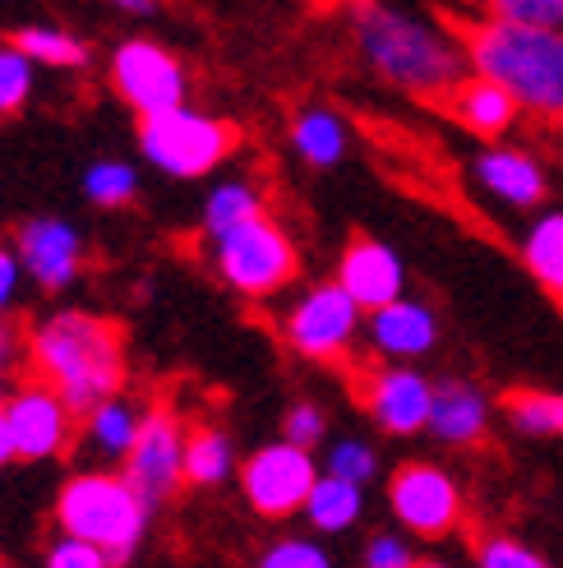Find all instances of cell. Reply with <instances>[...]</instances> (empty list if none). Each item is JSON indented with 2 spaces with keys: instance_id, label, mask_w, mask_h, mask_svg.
Here are the masks:
<instances>
[{
  "instance_id": "cell-2",
  "label": "cell",
  "mask_w": 563,
  "mask_h": 568,
  "mask_svg": "<svg viewBox=\"0 0 563 568\" xmlns=\"http://www.w3.org/2000/svg\"><path fill=\"white\" fill-rule=\"evenodd\" d=\"M28 371L47 379L83 416L102 397L125 393L130 352L125 328L83 305H61L28 328Z\"/></svg>"
},
{
  "instance_id": "cell-7",
  "label": "cell",
  "mask_w": 563,
  "mask_h": 568,
  "mask_svg": "<svg viewBox=\"0 0 563 568\" xmlns=\"http://www.w3.org/2000/svg\"><path fill=\"white\" fill-rule=\"evenodd\" d=\"M282 343L309 365H342L351 361L356 343L365 337V310L337 277L305 287L282 310Z\"/></svg>"
},
{
  "instance_id": "cell-16",
  "label": "cell",
  "mask_w": 563,
  "mask_h": 568,
  "mask_svg": "<svg viewBox=\"0 0 563 568\" xmlns=\"http://www.w3.org/2000/svg\"><path fill=\"white\" fill-rule=\"evenodd\" d=\"M439 343H443V320L430 301L402 292L365 310V347L379 361H430Z\"/></svg>"
},
{
  "instance_id": "cell-40",
  "label": "cell",
  "mask_w": 563,
  "mask_h": 568,
  "mask_svg": "<svg viewBox=\"0 0 563 568\" xmlns=\"http://www.w3.org/2000/svg\"><path fill=\"white\" fill-rule=\"evenodd\" d=\"M10 463H19V458H14V439H10V425H6V412H0V471H6Z\"/></svg>"
},
{
  "instance_id": "cell-37",
  "label": "cell",
  "mask_w": 563,
  "mask_h": 568,
  "mask_svg": "<svg viewBox=\"0 0 563 568\" xmlns=\"http://www.w3.org/2000/svg\"><path fill=\"white\" fill-rule=\"evenodd\" d=\"M23 287H28V273H23L19 250H14V241H0V320L19 310Z\"/></svg>"
},
{
  "instance_id": "cell-21",
  "label": "cell",
  "mask_w": 563,
  "mask_h": 568,
  "mask_svg": "<svg viewBox=\"0 0 563 568\" xmlns=\"http://www.w3.org/2000/svg\"><path fill=\"white\" fill-rule=\"evenodd\" d=\"M365 508H370V495H365V486H356V480L347 476H332V471H319L315 490H309L300 518L309 523V531H319L324 541L328 536H347L365 523Z\"/></svg>"
},
{
  "instance_id": "cell-23",
  "label": "cell",
  "mask_w": 563,
  "mask_h": 568,
  "mask_svg": "<svg viewBox=\"0 0 563 568\" xmlns=\"http://www.w3.org/2000/svg\"><path fill=\"white\" fill-rule=\"evenodd\" d=\"M79 420H83V444H89L93 458H102V463H121L125 453H130V444H134V435H139L144 407L130 403L125 393H111V397H102L98 407L83 412Z\"/></svg>"
},
{
  "instance_id": "cell-14",
  "label": "cell",
  "mask_w": 563,
  "mask_h": 568,
  "mask_svg": "<svg viewBox=\"0 0 563 568\" xmlns=\"http://www.w3.org/2000/svg\"><path fill=\"white\" fill-rule=\"evenodd\" d=\"M14 250L23 260V273L38 292L61 296L83 277V264H89V245H83V232L61 217V213H38L19 222L14 232Z\"/></svg>"
},
{
  "instance_id": "cell-22",
  "label": "cell",
  "mask_w": 563,
  "mask_h": 568,
  "mask_svg": "<svg viewBox=\"0 0 563 568\" xmlns=\"http://www.w3.org/2000/svg\"><path fill=\"white\" fill-rule=\"evenodd\" d=\"M236 439L227 425H190L185 430V486L190 490H222L236 476Z\"/></svg>"
},
{
  "instance_id": "cell-19",
  "label": "cell",
  "mask_w": 563,
  "mask_h": 568,
  "mask_svg": "<svg viewBox=\"0 0 563 568\" xmlns=\"http://www.w3.org/2000/svg\"><path fill=\"white\" fill-rule=\"evenodd\" d=\"M443 106H448V116H453L467 134L481 139V144L485 139H509L513 125L522 121L518 98L503 89V83H494L490 74H475V70H467L453 89L443 93Z\"/></svg>"
},
{
  "instance_id": "cell-34",
  "label": "cell",
  "mask_w": 563,
  "mask_h": 568,
  "mask_svg": "<svg viewBox=\"0 0 563 568\" xmlns=\"http://www.w3.org/2000/svg\"><path fill=\"white\" fill-rule=\"evenodd\" d=\"M475 564H481V568H545V555L536 546L518 541V536L490 531V536L475 541Z\"/></svg>"
},
{
  "instance_id": "cell-13",
  "label": "cell",
  "mask_w": 563,
  "mask_h": 568,
  "mask_svg": "<svg viewBox=\"0 0 563 568\" xmlns=\"http://www.w3.org/2000/svg\"><path fill=\"white\" fill-rule=\"evenodd\" d=\"M6 425L14 439V458L19 463H51L74 444V420L79 412L55 393L47 379H23L6 393Z\"/></svg>"
},
{
  "instance_id": "cell-17",
  "label": "cell",
  "mask_w": 563,
  "mask_h": 568,
  "mask_svg": "<svg viewBox=\"0 0 563 568\" xmlns=\"http://www.w3.org/2000/svg\"><path fill=\"white\" fill-rule=\"evenodd\" d=\"M494 425V397L462 375L434 379V403H430V425L426 435L443 448H481Z\"/></svg>"
},
{
  "instance_id": "cell-18",
  "label": "cell",
  "mask_w": 563,
  "mask_h": 568,
  "mask_svg": "<svg viewBox=\"0 0 563 568\" xmlns=\"http://www.w3.org/2000/svg\"><path fill=\"white\" fill-rule=\"evenodd\" d=\"M337 282L360 301V310H375V305L407 292V264L388 241L351 236L342 260H337Z\"/></svg>"
},
{
  "instance_id": "cell-25",
  "label": "cell",
  "mask_w": 563,
  "mask_h": 568,
  "mask_svg": "<svg viewBox=\"0 0 563 568\" xmlns=\"http://www.w3.org/2000/svg\"><path fill=\"white\" fill-rule=\"evenodd\" d=\"M259 213H268L264 185L249 181V176H227V181L208 185V194H204V204H199V236L213 241V236L232 232V226L259 217Z\"/></svg>"
},
{
  "instance_id": "cell-38",
  "label": "cell",
  "mask_w": 563,
  "mask_h": 568,
  "mask_svg": "<svg viewBox=\"0 0 563 568\" xmlns=\"http://www.w3.org/2000/svg\"><path fill=\"white\" fill-rule=\"evenodd\" d=\"M19 361L28 365V333H23V328H14V324H10V315H6V320H0V371L10 375Z\"/></svg>"
},
{
  "instance_id": "cell-4",
  "label": "cell",
  "mask_w": 563,
  "mask_h": 568,
  "mask_svg": "<svg viewBox=\"0 0 563 568\" xmlns=\"http://www.w3.org/2000/svg\"><path fill=\"white\" fill-rule=\"evenodd\" d=\"M55 531H74L111 555V564H130L144 550L157 508L121 467H83L65 476L51 504Z\"/></svg>"
},
{
  "instance_id": "cell-36",
  "label": "cell",
  "mask_w": 563,
  "mask_h": 568,
  "mask_svg": "<svg viewBox=\"0 0 563 568\" xmlns=\"http://www.w3.org/2000/svg\"><path fill=\"white\" fill-rule=\"evenodd\" d=\"M485 14L531 28H563V0H481Z\"/></svg>"
},
{
  "instance_id": "cell-35",
  "label": "cell",
  "mask_w": 563,
  "mask_h": 568,
  "mask_svg": "<svg viewBox=\"0 0 563 568\" xmlns=\"http://www.w3.org/2000/svg\"><path fill=\"white\" fill-rule=\"evenodd\" d=\"M42 564L47 568H106L111 555L74 531H55V541H47V550H42Z\"/></svg>"
},
{
  "instance_id": "cell-11",
  "label": "cell",
  "mask_w": 563,
  "mask_h": 568,
  "mask_svg": "<svg viewBox=\"0 0 563 568\" xmlns=\"http://www.w3.org/2000/svg\"><path fill=\"white\" fill-rule=\"evenodd\" d=\"M430 403H434V379L420 371V361H379L360 379V407L388 439L426 435Z\"/></svg>"
},
{
  "instance_id": "cell-6",
  "label": "cell",
  "mask_w": 563,
  "mask_h": 568,
  "mask_svg": "<svg viewBox=\"0 0 563 568\" xmlns=\"http://www.w3.org/2000/svg\"><path fill=\"white\" fill-rule=\"evenodd\" d=\"M204 245L217 282L240 301H273L300 277V245L273 213L249 217Z\"/></svg>"
},
{
  "instance_id": "cell-33",
  "label": "cell",
  "mask_w": 563,
  "mask_h": 568,
  "mask_svg": "<svg viewBox=\"0 0 563 568\" xmlns=\"http://www.w3.org/2000/svg\"><path fill=\"white\" fill-rule=\"evenodd\" d=\"M282 439H291L300 448H324L328 444V412L315 403V397H296V403L282 412V425H277Z\"/></svg>"
},
{
  "instance_id": "cell-31",
  "label": "cell",
  "mask_w": 563,
  "mask_h": 568,
  "mask_svg": "<svg viewBox=\"0 0 563 568\" xmlns=\"http://www.w3.org/2000/svg\"><path fill=\"white\" fill-rule=\"evenodd\" d=\"M328 564H332V555H328L319 531L277 536V541H268L264 555H259V568H328Z\"/></svg>"
},
{
  "instance_id": "cell-30",
  "label": "cell",
  "mask_w": 563,
  "mask_h": 568,
  "mask_svg": "<svg viewBox=\"0 0 563 568\" xmlns=\"http://www.w3.org/2000/svg\"><path fill=\"white\" fill-rule=\"evenodd\" d=\"M33 93H38V65L14 42H0V121L19 116L33 102Z\"/></svg>"
},
{
  "instance_id": "cell-32",
  "label": "cell",
  "mask_w": 563,
  "mask_h": 568,
  "mask_svg": "<svg viewBox=\"0 0 563 568\" xmlns=\"http://www.w3.org/2000/svg\"><path fill=\"white\" fill-rule=\"evenodd\" d=\"M360 564H365V568H416V564H420L416 536L402 531L398 523L379 527V531H370V541L360 546Z\"/></svg>"
},
{
  "instance_id": "cell-41",
  "label": "cell",
  "mask_w": 563,
  "mask_h": 568,
  "mask_svg": "<svg viewBox=\"0 0 563 568\" xmlns=\"http://www.w3.org/2000/svg\"><path fill=\"white\" fill-rule=\"evenodd\" d=\"M6 393H10V379H6V371H0V407H6Z\"/></svg>"
},
{
  "instance_id": "cell-1",
  "label": "cell",
  "mask_w": 563,
  "mask_h": 568,
  "mask_svg": "<svg viewBox=\"0 0 563 568\" xmlns=\"http://www.w3.org/2000/svg\"><path fill=\"white\" fill-rule=\"evenodd\" d=\"M347 28L356 61L407 98H443L471 70L467 42L411 0H351Z\"/></svg>"
},
{
  "instance_id": "cell-39",
  "label": "cell",
  "mask_w": 563,
  "mask_h": 568,
  "mask_svg": "<svg viewBox=\"0 0 563 568\" xmlns=\"http://www.w3.org/2000/svg\"><path fill=\"white\" fill-rule=\"evenodd\" d=\"M116 14H125V19H153L157 10H162V0H106Z\"/></svg>"
},
{
  "instance_id": "cell-26",
  "label": "cell",
  "mask_w": 563,
  "mask_h": 568,
  "mask_svg": "<svg viewBox=\"0 0 563 568\" xmlns=\"http://www.w3.org/2000/svg\"><path fill=\"white\" fill-rule=\"evenodd\" d=\"M10 42L33 61L38 70H83L89 65V42L61 23H23L10 33Z\"/></svg>"
},
{
  "instance_id": "cell-24",
  "label": "cell",
  "mask_w": 563,
  "mask_h": 568,
  "mask_svg": "<svg viewBox=\"0 0 563 568\" xmlns=\"http://www.w3.org/2000/svg\"><path fill=\"white\" fill-rule=\"evenodd\" d=\"M518 254H522V264L526 273L541 282V287L550 296L563 301V209H536L526 222V232L518 241Z\"/></svg>"
},
{
  "instance_id": "cell-27",
  "label": "cell",
  "mask_w": 563,
  "mask_h": 568,
  "mask_svg": "<svg viewBox=\"0 0 563 568\" xmlns=\"http://www.w3.org/2000/svg\"><path fill=\"white\" fill-rule=\"evenodd\" d=\"M79 190H83V199H89L93 209L121 213V209H130L134 199H139L144 181H139V166L130 158H98V162L83 166Z\"/></svg>"
},
{
  "instance_id": "cell-3",
  "label": "cell",
  "mask_w": 563,
  "mask_h": 568,
  "mask_svg": "<svg viewBox=\"0 0 563 568\" xmlns=\"http://www.w3.org/2000/svg\"><path fill=\"white\" fill-rule=\"evenodd\" d=\"M467 65L503 83L522 116L563 121V28H531L481 14L467 33Z\"/></svg>"
},
{
  "instance_id": "cell-20",
  "label": "cell",
  "mask_w": 563,
  "mask_h": 568,
  "mask_svg": "<svg viewBox=\"0 0 563 568\" xmlns=\"http://www.w3.org/2000/svg\"><path fill=\"white\" fill-rule=\"evenodd\" d=\"M287 144L309 172H332V166H342L351 158L356 139H351V121L342 111H332L324 102H305V106H296V116L287 125Z\"/></svg>"
},
{
  "instance_id": "cell-8",
  "label": "cell",
  "mask_w": 563,
  "mask_h": 568,
  "mask_svg": "<svg viewBox=\"0 0 563 568\" xmlns=\"http://www.w3.org/2000/svg\"><path fill=\"white\" fill-rule=\"evenodd\" d=\"M383 504H388L392 523L411 531L416 541H448V536L462 531V523H467L462 480L443 463H430V458H411L402 467H392Z\"/></svg>"
},
{
  "instance_id": "cell-28",
  "label": "cell",
  "mask_w": 563,
  "mask_h": 568,
  "mask_svg": "<svg viewBox=\"0 0 563 568\" xmlns=\"http://www.w3.org/2000/svg\"><path fill=\"white\" fill-rule=\"evenodd\" d=\"M503 420L522 439H563V393L522 388L513 397H503Z\"/></svg>"
},
{
  "instance_id": "cell-10",
  "label": "cell",
  "mask_w": 563,
  "mask_h": 568,
  "mask_svg": "<svg viewBox=\"0 0 563 568\" xmlns=\"http://www.w3.org/2000/svg\"><path fill=\"white\" fill-rule=\"evenodd\" d=\"M106 83L134 116H153V111L190 102V70L185 61L162 47L157 38H125L116 42L106 61Z\"/></svg>"
},
{
  "instance_id": "cell-29",
  "label": "cell",
  "mask_w": 563,
  "mask_h": 568,
  "mask_svg": "<svg viewBox=\"0 0 563 568\" xmlns=\"http://www.w3.org/2000/svg\"><path fill=\"white\" fill-rule=\"evenodd\" d=\"M324 471H332V476H347V480H356V486H365L370 490L375 480H379V471H383V463H379V448L365 439V435H342V439H328L324 444Z\"/></svg>"
},
{
  "instance_id": "cell-5",
  "label": "cell",
  "mask_w": 563,
  "mask_h": 568,
  "mask_svg": "<svg viewBox=\"0 0 563 568\" xmlns=\"http://www.w3.org/2000/svg\"><path fill=\"white\" fill-rule=\"evenodd\" d=\"M134 144L139 158L166 181H208L240 149V130L227 116H217V111L181 102L153 111V116H139Z\"/></svg>"
},
{
  "instance_id": "cell-12",
  "label": "cell",
  "mask_w": 563,
  "mask_h": 568,
  "mask_svg": "<svg viewBox=\"0 0 563 568\" xmlns=\"http://www.w3.org/2000/svg\"><path fill=\"white\" fill-rule=\"evenodd\" d=\"M185 430L190 425L172 407H162V403L144 407L139 435H134L130 453L121 458V471L144 490V499L153 508L172 504L185 490Z\"/></svg>"
},
{
  "instance_id": "cell-9",
  "label": "cell",
  "mask_w": 563,
  "mask_h": 568,
  "mask_svg": "<svg viewBox=\"0 0 563 568\" xmlns=\"http://www.w3.org/2000/svg\"><path fill=\"white\" fill-rule=\"evenodd\" d=\"M319 471H324V463H319L315 448H300V444L277 435V444H259L236 467V486H240V499L255 508L259 518L291 523V518H300V508H305L309 490H315Z\"/></svg>"
},
{
  "instance_id": "cell-15",
  "label": "cell",
  "mask_w": 563,
  "mask_h": 568,
  "mask_svg": "<svg viewBox=\"0 0 563 568\" xmlns=\"http://www.w3.org/2000/svg\"><path fill=\"white\" fill-rule=\"evenodd\" d=\"M471 190L509 213H536L550 199V172L536 153H526L509 139H485V149L467 162Z\"/></svg>"
}]
</instances>
